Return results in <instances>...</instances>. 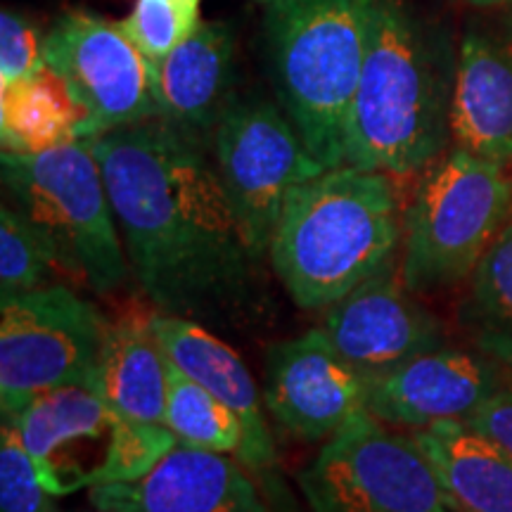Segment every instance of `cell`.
Segmentation results:
<instances>
[{
	"instance_id": "6",
	"label": "cell",
	"mask_w": 512,
	"mask_h": 512,
	"mask_svg": "<svg viewBox=\"0 0 512 512\" xmlns=\"http://www.w3.org/2000/svg\"><path fill=\"white\" fill-rule=\"evenodd\" d=\"M505 164L453 147L422 171L403 214L401 280L413 294L463 283L512 221Z\"/></svg>"
},
{
	"instance_id": "26",
	"label": "cell",
	"mask_w": 512,
	"mask_h": 512,
	"mask_svg": "<svg viewBox=\"0 0 512 512\" xmlns=\"http://www.w3.org/2000/svg\"><path fill=\"white\" fill-rule=\"evenodd\" d=\"M0 512H60L15 425L0 427Z\"/></svg>"
},
{
	"instance_id": "7",
	"label": "cell",
	"mask_w": 512,
	"mask_h": 512,
	"mask_svg": "<svg viewBox=\"0 0 512 512\" xmlns=\"http://www.w3.org/2000/svg\"><path fill=\"white\" fill-rule=\"evenodd\" d=\"M8 422L55 498L145 477L178 446L166 425L121 418L88 387L41 394Z\"/></svg>"
},
{
	"instance_id": "13",
	"label": "cell",
	"mask_w": 512,
	"mask_h": 512,
	"mask_svg": "<svg viewBox=\"0 0 512 512\" xmlns=\"http://www.w3.org/2000/svg\"><path fill=\"white\" fill-rule=\"evenodd\" d=\"M323 330L366 380L441 349L446 339L441 320L403 285L396 261L332 304Z\"/></svg>"
},
{
	"instance_id": "31",
	"label": "cell",
	"mask_w": 512,
	"mask_h": 512,
	"mask_svg": "<svg viewBox=\"0 0 512 512\" xmlns=\"http://www.w3.org/2000/svg\"><path fill=\"white\" fill-rule=\"evenodd\" d=\"M261 3H264V5H266V3H271V0H261Z\"/></svg>"
},
{
	"instance_id": "21",
	"label": "cell",
	"mask_w": 512,
	"mask_h": 512,
	"mask_svg": "<svg viewBox=\"0 0 512 512\" xmlns=\"http://www.w3.org/2000/svg\"><path fill=\"white\" fill-rule=\"evenodd\" d=\"M3 152H43L86 138V117L60 74L48 67L0 88Z\"/></svg>"
},
{
	"instance_id": "8",
	"label": "cell",
	"mask_w": 512,
	"mask_h": 512,
	"mask_svg": "<svg viewBox=\"0 0 512 512\" xmlns=\"http://www.w3.org/2000/svg\"><path fill=\"white\" fill-rule=\"evenodd\" d=\"M110 320L67 285L0 299V411L17 418L41 394L93 389Z\"/></svg>"
},
{
	"instance_id": "14",
	"label": "cell",
	"mask_w": 512,
	"mask_h": 512,
	"mask_svg": "<svg viewBox=\"0 0 512 512\" xmlns=\"http://www.w3.org/2000/svg\"><path fill=\"white\" fill-rule=\"evenodd\" d=\"M366 411L387 425L422 427L467 420L503 389L496 361L465 349L441 347L370 377Z\"/></svg>"
},
{
	"instance_id": "18",
	"label": "cell",
	"mask_w": 512,
	"mask_h": 512,
	"mask_svg": "<svg viewBox=\"0 0 512 512\" xmlns=\"http://www.w3.org/2000/svg\"><path fill=\"white\" fill-rule=\"evenodd\" d=\"M235 36L228 24L202 22L195 34L152 64L157 117L207 147L233 98Z\"/></svg>"
},
{
	"instance_id": "10",
	"label": "cell",
	"mask_w": 512,
	"mask_h": 512,
	"mask_svg": "<svg viewBox=\"0 0 512 512\" xmlns=\"http://www.w3.org/2000/svg\"><path fill=\"white\" fill-rule=\"evenodd\" d=\"M299 486L313 512H453L413 434L368 411L325 441Z\"/></svg>"
},
{
	"instance_id": "5",
	"label": "cell",
	"mask_w": 512,
	"mask_h": 512,
	"mask_svg": "<svg viewBox=\"0 0 512 512\" xmlns=\"http://www.w3.org/2000/svg\"><path fill=\"white\" fill-rule=\"evenodd\" d=\"M5 204L36 230L55 268L95 294L131 273L100 164L86 140L43 152H3Z\"/></svg>"
},
{
	"instance_id": "30",
	"label": "cell",
	"mask_w": 512,
	"mask_h": 512,
	"mask_svg": "<svg viewBox=\"0 0 512 512\" xmlns=\"http://www.w3.org/2000/svg\"><path fill=\"white\" fill-rule=\"evenodd\" d=\"M93 512H114V510H100V508H95Z\"/></svg>"
},
{
	"instance_id": "3",
	"label": "cell",
	"mask_w": 512,
	"mask_h": 512,
	"mask_svg": "<svg viewBox=\"0 0 512 512\" xmlns=\"http://www.w3.org/2000/svg\"><path fill=\"white\" fill-rule=\"evenodd\" d=\"M453 76L401 0H373L344 164L399 178L422 174L453 140Z\"/></svg>"
},
{
	"instance_id": "28",
	"label": "cell",
	"mask_w": 512,
	"mask_h": 512,
	"mask_svg": "<svg viewBox=\"0 0 512 512\" xmlns=\"http://www.w3.org/2000/svg\"><path fill=\"white\" fill-rule=\"evenodd\" d=\"M465 422L472 430L494 439L512 456V389L503 387L489 401H484Z\"/></svg>"
},
{
	"instance_id": "25",
	"label": "cell",
	"mask_w": 512,
	"mask_h": 512,
	"mask_svg": "<svg viewBox=\"0 0 512 512\" xmlns=\"http://www.w3.org/2000/svg\"><path fill=\"white\" fill-rule=\"evenodd\" d=\"M202 0H136L121 24L150 64L164 60L200 27Z\"/></svg>"
},
{
	"instance_id": "23",
	"label": "cell",
	"mask_w": 512,
	"mask_h": 512,
	"mask_svg": "<svg viewBox=\"0 0 512 512\" xmlns=\"http://www.w3.org/2000/svg\"><path fill=\"white\" fill-rule=\"evenodd\" d=\"M164 425L181 446L235 456L240 451L242 427L235 413L171 361Z\"/></svg>"
},
{
	"instance_id": "17",
	"label": "cell",
	"mask_w": 512,
	"mask_h": 512,
	"mask_svg": "<svg viewBox=\"0 0 512 512\" xmlns=\"http://www.w3.org/2000/svg\"><path fill=\"white\" fill-rule=\"evenodd\" d=\"M451 138L477 157L512 162V27H472L460 41Z\"/></svg>"
},
{
	"instance_id": "29",
	"label": "cell",
	"mask_w": 512,
	"mask_h": 512,
	"mask_svg": "<svg viewBox=\"0 0 512 512\" xmlns=\"http://www.w3.org/2000/svg\"><path fill=\"white\" fill-rule=\"evenodd\" d=\"M460 3L479 10H512V0H460Z\"/></svg>"
},
{
	"instance_id": "15",
	"label": "cell",
	"mask_w": 512,
	"mask_h": 512,
	"mask_svg": "<svg viewBox=\"0 0 512 512\" xmlns=\"http://www.w3.org/2000/svg\"><path fill=\"white\" fill-rule=\"evenodd\" d=\"M88 501L114 512H268L245 465L181 444L145 477L88 489Z\"/></svg>"
},
{
	"instance_id": "2",
	"label": "cell",
	"mask_w": 512,
	"mask_h": 512,
	"mask_svg": "<svg viewBox=\"0 0 512 512\" xmlns=\"http://www.w3.org/2000/svg\"><path fill=\"white\" fill-rule=\"evenodd\" d=\"M403 242L392 176L337 166L287 195L268 261L299 309H330L382 268Z\"/></svg>"
},
{
	"instance_id": "19",
	"label": "cell",
	"mask_w": 512,
	"mask_h": 512,
	"mask_svg": "<svg viewBox=\"0 0 512 512\" xmlns=\"http://www.w3.org/2000/svg\"><path fill=\"white\" fill-rule=\"evenodd\" d=\"M453 512H512V456L463 420L413 432Z\"/></svg>"
},
{
	"instance_id": "16",
	"label": "cell",
	"mask_w": 512,
	"mask_h": 512,
	"mask_svg": "<svg viewBox=\"0 0 512 512\" xmlns=\"http://www.w3.org/2000/svg\"><path fill=\"white\" fill-rule=\"evenodd\" d=\"M147 320L169 361L207 387L240 420V463L252 472L273 467L278 451L268 430L264 396L238 351L197 320L166 316V313H152Z\"/></svg>"
},
{
	"instance_id": "1",
	"label": "cell",
	"mask_w": 512,
	"mask_h": 512,
	"mask_svg": "<svg viewBox=\"0 0 512 512\" xmlns=\"http://www.w3.org/2000/svg\"><path fill=\"white\" fill-rule=\"evenodd\" d=\"M98 159L133 278L157 313L242 325L259 311L249 249L207 147L164 119L86 140Z\"/></svg>"
},
{
	"instance_id": "11",
	"label": "cell",
	"mask_w": 512,
	"mask_h": 512,
	"mask_svg": "<svg viewBox=\"0 0 512 512\" xmlns=\"http://www.w3.org/2000/svg\"><path fill=\"white\" fill-rule=\"evenodd\" d=\"M43 55L81 105L83 140L157 117L152 64L119 22L64 12L46 34Z\"/></svg>"
},
{
	"instance_id": "24",
	"label": "cell",
	"mask_w": 512,
	"mask_h": 512,
	"mask_svg": "<svg viewBox=\"0 0 512 512\" xmlns=\"http://www.w3.org/2000/svg\"><path fill=\"white\" fill-rule=\"evenodd\" d=\"M55 261L38 233L10 204L0 207V299L50 285Z\"/></svg>"
},
{
	"instance_id": "22",
	"label": "cell",
	"mask_w": 512,
	"mask_h": 512,
	"mask_svg": "<svg viewBox=\"0 0 512 512\" xmlns=\"http://www.w3.org/2000/svg\"><path fill=\"white\" fill-rule=\"evenodd\" d=\"M458 323L479 354L512 370V221L472 271Z\"/></svg>"
},
{
	"instance_id": "9",
	"label": "cell",
	"mask_w": 512,
	"mask_h": 512,
	"mask_svg": "<svg viewBox=\"0 0 512 512\" xmlns=\"http://www.w3.org/2000/svg\"><path fill=\"white\" fill-rule=\"evenodd\" d=\"M223 188L256 261L268 259L287 195L325 166L311 155L278 100L233 95L211 136Z\"/></svg>"
},
{
	"instance_id": "27",
	"label": "cell",
	"mask_w": 512,
	"mask_h": 512,
	"mask_svg": "<svg viewBox=\"0 0 512 512\" xmlns=\"http://www.w3.org/2000/svg\"><path fill=\"white\" fill-rule=\"evenodd\" d=\"M46 36L15 10L0 15V88L31 79L46 69Z\"/></svg>"
},
{
	"instance_id": "20",
	"label": "cell",
	"mask_w": 512,
	"mask_h": 512,
	"mask_svg": "<svg viewBox=\"0 0 512 512\" xmlns=\"http://www.w3.org/2000/svg\"><path fill=\"white\" fill-rule=\"evenodd\" d=\"M169 356L147 318L114 320L102 342L93 392L121 418L164 425Z\"/></svg>"
},
{
	"instance_id": "4",
	"label": "cell",
	"mask_w": 512,
	"mask_h": 512,
	"mask_svg": "<svg viewBox=\"0 0 512 512\" xmlns=\"http://www.w3.org/2000/svg\"><path fill=\"white\" fill-rule=\"evenodd\" d=\"M373 0H271L266 48L275 100L325 169L344 166L349 112Z\"/></svg>"
},
{
	"instance_id": "12",
	"label": "cell",
	"mask_w": 512,
	"mask_h": 512,
	"mask_svg": "<svg viewBox=\"0 0 512 512\" xmlns=\"http://www.w3.org/2000/svg\"><path fill=\"white\" fill-rule=\"evenodd\" d=\"M368 382L332 344L323 328L275 342L266 351V411L287 434L323 441L366 411Z\"/></svg>"
}]
</instances>
